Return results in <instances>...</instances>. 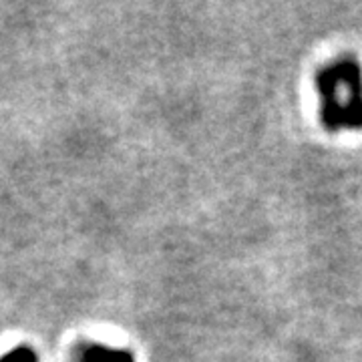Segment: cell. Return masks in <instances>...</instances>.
I'll use <instances>...</instances> for the list:
<instances>
[{
	"label": "cell",
	"instance_id": "cell-3",
	"mask_svg": "<svg viewBox=\"0 0 362 362\" xmlns=\"http://www.w3.org/2000/svg\"><path fill=\"white\" fill-rule=\"evenodd\" d=\"M0 362H39V356L30 346H14L0 358Z\"/></svg>",
	"mask_w": 362,
	"mask_h": 362
},
{
	"label": "cell",
	"instance_id": "cell-1",
	"mask_svg": "<svg viewBox=\"0 0 362 362\" xmlns=\"http://www.w3.org/2000/svg\"><path fill=\"white\" fill-rule=\"evenodd\" d=\"M314 85L326 129L362 131V66L356 57L342 54L320 66Z\"/></svg>",
	"mask_w": 362,
	"mask_h": 362
},
{
	"label": "cell",
	"instance_id": "cell-2",
	"mask_svg": "<svg viewBox=\"0 0 362 362\" xmlns=\"http://www.w3.org/2000/svg\"><path fill=\"white\" fill-rule=\"evenodd\" d=\"M77 362H135L133 352L123 349H109L103 344H95V342H85L77 350Z\"/></svg>",
	"mask_w": 362,
	"mask_h": 362
}]
</instances>
